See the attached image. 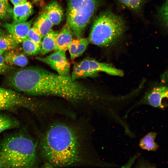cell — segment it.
<instances>
[{"label": "cell", "instance_id": "cell-31", "mask_svg": "<svg viewBox=\"0 0 168 168\" xmlns=\"http://www.w3.org/2000/svg\"><path fill=\"white\" fill-rule=\"evenodd\" d=\"M4 52V51L0 50V55H2Z\"/></svg>", "mask_w": 168, "mask_h": 168}, {"label": "cell", "instance_id": "cell-33", "mask_svg": "<svg viewBox=\"0 0 168 168\" xmlns=\"http://www.w3.org/2000/svg\"></svg>", "mask_w": 168, "mask_h": 168}, {"label": "cell", "instance_id": "cell-15", "mask_svg": "<svg viewBox=\"0 0 168 168\" xmlns=\"http://www.w3.org/2000/svg\"><path fill=\"white\" fill-rule=\"evenodd\" d=\"M46 11L48 16L53 25H57L61 22L63 12L61 7L56 1H53L46 7Z\"/></svg>", "mask_w": 168, "mask_h": 168}, {"label": "cell", "instance_id": "cell-8", "mask_svg": "<svg viewBox=\"0 0 168 168\" xmlns=\"http://www.w3.org/2000/svg\"><path fill=\"white\" fill-rule=\"evenodd\" d=\"M143 105L161 109L168 107V86H157L153 88L127 110L123 118L127 119L132 110Z\"/></svg>", "mask_w": 168, "mask_h": 168}, {"label": "cell", "instance_id": "cell-25", "mask_svg": "<svg viewBox=\"0 0 168 168\" xmlns=\"http://www.w3.org/2000/svg\"><path fill=\"white\" fill-rule=\"evenodd\" d=\"M11 11L8 2L0 0V19L7 17L10 14Z\"/></svg>", "mask_w": 168, "mask_h": 168}, {"label": "cell", "instance_id": "cell-26", "mask_svg": "<svg viewBox=\"0 0 168 168\" xmlns=\"http://www.w3.org/2000/svg\"><path fill=\"white\" fill-rule=\"evenodd\" d=\"M135 168H154L155 166L149 161L139 157L136 161Z\"/></svg>", "mask_w": 168, "mask_h": 168}, {"label": "cell", "instance_id": "cell-32", "mask_svg": "<svg viewBox=\"0 0 168 168\" xmlns=\"http://www.w3.org/2000/svg\"><path fill=\"white\" fill-rule=\"evenodd\" d=\"M2 1H3L4 2H8V0H0Z\"/></svg>", "mask_w": 168, "mask_h": 168}, {"label": "cell", "instance_id": "cell-21", "mask_svg": "<svg viewBox=\"0 0 168 168\" xmlns=\"http://www.w3.org/2000/svg\"><path fill=\"white\" fill-rule=\"evenodd\" d=\"M160 20L165 27L168 29V0H166L158 11Z\"/></svg>", "mask_w": 168, "mask_h": 168}, {"label": "cell", "instance_id": "cell-7", "mask_svg": "<svg viewBox=\"0 0 168 168\" xmlns=\"http://www.w3.org/2000/svg\"><path fill=\"white\" fill-rule=\"evenodd\" d=\"M39 106V103L31 98L0 87V111H15L20 108H25L35 112Z\"/></svg>", "mask_w": 168, "mask_h": 168}, {"label": "cell", "instance_id": "cell-27", "mask_svg": "<svg viewBox=\"0 0 168 168\" xmlns=\"http://www.w3.org/2000/svg\"><path fill=\"white\" fill-rule=\"evenodd\" d=\"M10 68L5 62L3 56L0 55V75L5 73Z\"/></svg>", "mask_w": 168, "mask_h": 168}, {"label": "cell", "instance_id": "cell-16", "mask_svg": "<svg viewBox=\"0 0 168 168\" xmlns=\"http://www.w3.org/2000/svg\"><path fill=\"white\" fill-rule=\"evenodd\" d=\"M58 33L57 31L51 29L43 37L40 54L44 55L55 50L56 39Z\"/></svg>", "mask_w": 168, "mask_h": 168}, {"label": "cell", "instance_id": "cell-22", "mask_svg": "<svg viewBox=\"0 0 168 168\" xmlns=\"http://www.w3.org/2000/svg\"><path fill=\"white\" fill-rule=\"evenodd\" d=\"M27 37L41 47L42 35L39 31L33 26L30 28L28 33Z\"/></svg>", "mask_w": 168, "mask_h": 168}, {"label": "cell", "instance_id": "cell-1", "mask_svg": "<svg viewBox=\"0 0 168 168\" xmlns=\"http://www.w3.org/2000/svg\"><path fill=\"white\" fill-rule=\"evenodd\" d=\"M93 128L80 130L73 125L63 121L49 126L40 140L39 149L46 166L67 167L84 165L109 168L110 162L103 160L92 145Z\"/></svg>", "mask_w": 168, "mask_h": 168}, {"label": "cell", "instance_id": "cell-20", "mask_svg": "<svg viewBox=\"0 0 168 168\" xmlns=\"http://www.w3.org/2000/svg\"><path fill=\"white\" fill-rule=\"evenodd\" d=\"M22 48L25 54L35 55L40 54L41 47L27 37L22 42Z\"/></svg>", "mask_w": 168, "mask_h": 168}, {"label": "cell", "instance_id": "cell-28", "mask_svg": "<svg viewBox=\"0 0 168 168\" xmlns=\"http://www.w3.org/2000/svg\"><path fill=\"white\" fill-rule=\"evenodd\" d=\"M140 156L139 153H138L134 156H132L129 159V160L125 164L121 167L122 168L131 167L136 162V161L140 157Z\"/></svg>", "mask_w": 168, "mask_h": 168}, {"label": "cell", "instance_id": "cell-17", "mask_svg": "<svg viewBox=\"0 0 168 168\" xmlns=\"http://www.w3.org/2000/svg\"><path fill=\"white\" fill-rule=\"evenodd\" d=\"M157 133L155 132H150L141 138L138 144L141 149L152 152H155L159 148V145L156 143L155 139Z\"/></svg>", "mask_w": 168, "mask_h": 168}, {"label": "cell", "instance_id": "cell-2", "mask_svg": "<svg viewBox=\"0 0 168 168\" xmlns=\"http://www.w3.org/2000/svg\"><path fill=\"white\" fill-rule=\"evenodd\" d=\"M9 82L16 90L27 94L59 96L72 102L83 103L91 109L97 107L104 98L103 93L72 80L70 76L39 67L18 70L10 76Z\"/></svg>", "mask_w": 168, "mask_h": 168}, {"label": "cell", "instance_id": "cell-6", "mask_svg": "<svg viewBox=\"0 0 168 168\" xmlns=\"http://www.w3.org/2000/svg\"><path fill=\"white\" fill-rule=\"evenodd\" d=\"M102 72L119 77H122L124 74L123 71L110 64L100 62L94 58L87 57L74 64L71 78L75 81L86 77H95Z\"/></svg>", "mask_w": 168, "mask_h": 168}, {"label": "cell", "instance_id": "cell-30", "mask_svg": "<svg viewBox=\"0 0 168 168\" xmlns=\"http://www.w3.org/2000/svg\"><path fill=\"white\" fill-rule=\"evenodd\" d=\"M6 34V32L0 28V38Z\"/></svg>", "mask_w": 168, "mask_h": 168}, {"label": "cell", "instance_id": "cell-24", "mask_svg": "<svg viewBox=\"0 0 168 168\" xmlns=\"http://www.w3.org/2000/svg\"><path fill=\"white\" fill-rule=\"evenodd\" d=\"M124 5L134 11L140 9L143 0H119Z\"/></svg>", "mask_w": 168, "mask_h": 168}, {"label": "cell", "instance_id": "cell-18", "mask_svg": "<svg viewBox=\"0 0 168 168\" xmlns=\"http://www.w3.org/2000/svg\"><path fill=\"white\" fill-rule=\"evenodd\" d=\"M20 124L19 121L15 118L0 113V133L7 130L17 128Z\"/></svg>", "mask_w": 168, "mask_h": 168}, {"label": "cell", "instance_id": "cell-19", "mask_svg": "<svg viewBox=\"0 0 168 168\" xmlns=\"http://www.w3.org/2000/svg\"><path fill=\"white\" fill-rule=\"evenodd\" d=\"M18 43L10 34H6L0 38V50L3 51L15 49Z\"/></svg>", "mask_w": 168, "mask_h": 168}, {"label": "cell", "instance_id": "cell-5", "mask_svg": "<svg viewBox=\"0 0 168 168\" xmlns=\"http://www.w3.org/2000/svg\"><path fill=\"white\" fill-rule=\"evenodd\" d=\"M97 0H68L66 21L73 34L81 38L85 30L95 13Z\"/></svg>", "mask_w": 168, "mask_h": 168}, {"label": "cell", "instance_id": "cell-11", "mask_svg": "<svg viewBox=\"0 0 168 168\" xmlns=\"http://www.w3.org/2000/svg\"><path fill=\"white\" fill-rule=\"evenodd\" d=\"M33 12V7L30 3L26 1L24 3L14 6L13 10V23L25 22Z\"/></svg>", "mask_w": 168, "mask_h": 168}, {"label": "cell", "instance_id": "cell-3", "mask_svg": "<svg viewBox=\"0 0 168 168\" xmlns=\"http://www.w3.org/2000/svg\"><path fill=\"white\" fill-rule=\"evenodd\" d=\"M38 162L37 143L28 134L11 136L0 144V168H33Z\"/></svg>", "mask_w": 168, "mask_h": 168}, {"label": "cell", "instance_id": "cell-9", "mask_svg": "<svg viewBox=\"0 0 168 168\" xmlns=\"http://www.w3.org/2000/svg\"><path fill=\"white\" fill-rule=\"evenodd\" d=\"M47 56L42 58L37 57L36 58L46 63L62 76H70V63L67 59L65 52L56 50Z\"/></svg>", "mask_w": 168, "mask_h": 168}, {"label": "cell", "instance_id": "cell-13", "mask_svg": "<svg viewBox=\"0 0 168 168\" xmlns=\"http://www.w3.org/2000/svg\"><path fill=\"white\" fill-rule=\"evenodd\" d=\"M14 50H9L3 55L6 63L22 67L26 65L28 62L27 57L24 54Z\"/></svg>", "mask_w": 168, "mask_h": 168}, {"label": "cell", "instance_id": "cell-23", "mask_svg": "<svg viewBox=\"0 0 168 168\" xmlns=\"http://www.w3.org/2000/svg\"><path fill=\"white\" fill-rule=\"evenodd\" d=\"M89 42L88 39L82 38H79V42L75 52L76 58L83 54L87 49Z\"/></svg>", "mask_w": 168, "mask_h": 168}, {"label": "cell", "instance_id": "cell-4", "mask_svg": "<svg viewBox=\"0 0 168 168\" xmlns=\"http://www.w3.org/2000/svg\"><path fill=\"white\" fill-rule=\"evenodd\" d=\"M125 29L124 22L120 17L110 11L104 12L95 19L88 39L98 46L109 47L119 40Z\"/></svg>", "mask_w": 168, "mask_h": 168}, {"label": "cell", "instance_id": "cell-10", "mask_svg": "<svg viewBox=\"0 0 168 168\" xmlns=\"http://www.w3.org/2000/svg\"><path fill=\"white\" fill-rule=\"evenodd\" d=\"M32 21V19L28 21L16 23L5 22L2 26L9 34L20 44L27 37Z\"/></svg>", "mask_w": 168, "mask_h": 168}, {"label": "cell", "instance_id": "cell-14", "mask_svg": "<svg viewBox=\"0 0 168 168\" xmlns=\"http://www.w3.org/2000/svg\"><path fill=\"white\" fill-rule=\"evenodd\" d=\"M53 25L44 10L35 19L33 26L39 31L43 38L50 31Z\"/></svg>", "mask_w": 168, "mask_h": 168}, {"label": "cell", "instance_id": "cell-12", "mask_svg": "<svg viewBox=\"0 0 168 168\" xmlns=\"http://www.w3.org/2000/svg\"><path fill=\"white\" fill-rule=\"evenodd\" d=\"M73 33L69 25L66 23L62 27L57 37L55 50L66 51L72 40Z\"/></svg>", "mask_w": 168, "mask_h": 168}, {"label": "cell", "instance_id": "cell-29", "mask_svg": "<svg viewBox=\"0 0 168 168\" xmlns=\"http://www.w3.org/2000/svg\"><path fill=\"white\" fill-rule=\"evenodd\" d=\"M14 6H16L25 3L27 0H10Z\"/></svg>", "mask_w": 168, "mask_h": 168}]
</instances>
